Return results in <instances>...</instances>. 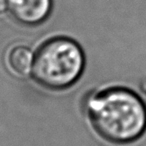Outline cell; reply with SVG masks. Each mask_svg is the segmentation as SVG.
<instances>
[{
    "mask_svg": "<svg viewBox=\"0 0 146 146\" xmlns=\"http://www.w3.org/2000/svg\"><path fill=\"white\" fill-rule=\"evenodd\" d=\"M6 61L9 69L18 76L31 74L34 62V54L25 45H15L7 52Z\"/></svg>",
    "mask_w": 146,
    "mask_h": 146,
    "instance_id": "obj_4",
    "label": "cell"
},
{
    "mask_svg": "<svg viewBox=\"0 0 146 146\" xmlns=\"http://www.w3.org/2000/svg\"><path fill=\"white\" fill-rule=\"evenodd\" d=\"M86 112L94 131L115 145L137 141L146 131V105L137 93L111 87L91 95Z\"/></svg>",
    "mask_w": 146,
    "mask_h": 146,
    "instance_id": "obj_1",
    "label": "cell"
},
{
    "mask_svg": "<svg viewBox=\"0 0 146 146\" xmlns=\"http://www.w3.org/2000/svg\"><path fill=\"white\" fill-rule=\"evenodd\" d=\"M10 15L20 24L35 26L44 22L52 11V0H7Z\"/></svg>",
    "mask_w": 146,
    "mask_h": 146,
    "instance_id": "obj_3",
    "label": "cell"
},
{
    "mask_svg": "<svg viewBox=\"0 0 146 146\" xmlns=\"http://www.w3.org/2000/svg\"><path fill=\"white\" fill-rule=\"evenodd\" d=\"M84 67L85 55L81 46L68 37H54L35 52L31 75L44 88L63 90L81 77Z\"/></svg>",
    "mask_w": 146,
    "mask_h": 146,
    "instance_id": "obj_2",
    "label": "cell"
},
{
    "mask_svg": "<svg viewBox=\"0 0 146 146\" xmlns=\"http://www.w3.org/2000/svg\"><path fill=\"white\" fill-rule=\"evenodd\" d=\"M8 11V3L7 0H0V16Z\"/></svg>",
    "mask_w": 146,
    "mask_h": 146,
    "instance_id": "obj_5",
    "label": "cell"
}]
</instances>
